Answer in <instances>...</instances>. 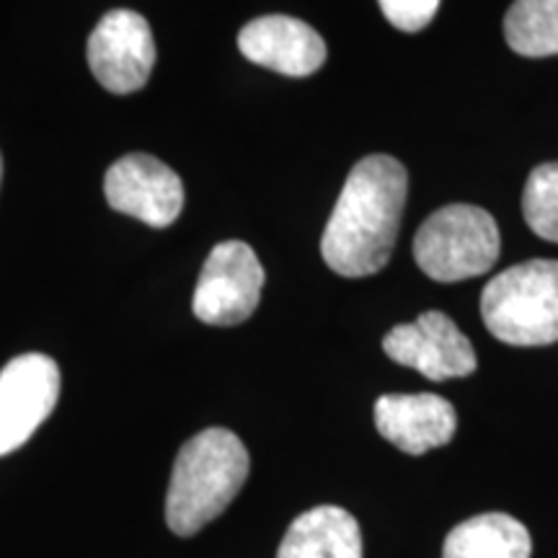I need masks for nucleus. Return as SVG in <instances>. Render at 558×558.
Instances as JSON below:
<instances>
[{"label": "nucleus", "instance_id": "obj_13", "mask_svg": "<svg viewBox=\"0 0 558 558\" xmlns=\"http://www.w3.org/2000/svg\"><path fill=\"white\" fill-rule=\"evenodd\" d=\"M533 541L512 514L486 512L460 522L445 538L442 558H530Z\"/></svg>", "mask_w": 558, "mask_h": 558}, {"label": "nucleus", "instance_id": "obj_17", "mask_svg": "<svg viewBox=\"0 0 558 558\" xmlns=\"http://www.w3.org/2000/svg\"><path fill=\"white\" fill-rule=\"evenodd\" d=\"M0 177H3V158H0Z\"/></svg>", "mask_w": 558, "mask_h": 558}, {"label": "nucleus", "instance_id": "obj_4", "mask_svg": "<svg viewBox=\"0 0 558 558\" xmlns=\"http://www.w3.org/2000/svg\"><path fill=\"white\" fill-rule=\"evenodd\" d=\"M414 259L435 282H463L486 275L499 259L497 220L476 205L437 209L418 228Z\"/></svg>", "mask_w": 558, "mask_h": 558}, {"label": "nucleus", "instance_id": "obj_3", "mask_svg": "<svg viewBox=\"0 0 558 558\" xmlns=\"http://www.w3.org/2000/svg\"><path fill=\"white\" fill-rule=\"evenodd\" d=\"M481 316L492 337L509 347L558 341V262L530 259L509 267L481 292Z\"/></svg>", "mask_w": 558, "mask_h": 558}, {"label": "nucleus", "instance_id": "obj_9", "mask_svg": "<svg viewBox=\"0 0 558 558\" xmlns=\"http://www.w3.org/2000/svg\"><path fill=\"white\" fill-rule=\"evenodd\" d=\"M111 209L150 228H169L184 209V184L163 160L132 153L117 160L104 179Z\"/></svg>", "mask_w": 558, "mask_h": 558}, {"label": "nucleus", "instance_id": "obj_14", "mask_svg": "<svg viewBox=\"0 0 558 558\" xmlns=\"http://www.w3.org/2000/svg\"><path fill=\"white\" fill-rule=\"evenodd\" d=\"M505 37L522 58L558 54V0H514L505 19Z\"/></svg>", "mask_w": 558, "mask_h": 558}, {"label": "nucleus", "instance_id": "obj_15", "mask_svg": "<svg viewBox=\"0 0 558 558\" xmlns=\"http://www.w3.org/2000/svg\"><path fill=\"white\" fill-rule=\"evenodd\" d=\"M522 215L535 235L558 243V163H543L530 173L522 192Z\"/></svg>", "mask_w": 558, "mask_h": 558}, {"label": "nucleus", "instance_id": "obj_6", "mask_svg": "<svg viewBox=\"0 0 558 558\" xmlns=\"http://www.w3.org/2000/svg\"><path fill=\"white\" fill-rule=\"evenodd\" d=\"M156 39L140 13L117 9L99 21L88 37V65L109 94H135L156 68Z\"/></svg>", "mask_w": 558, "mask_h": 558}, {"label": "nucleus", "instance_id": "obj_8", "mask_svg": "<svg viewBox=\"0 0 558 558\" xmlns=\"http://www.w3.org/2000/svg\"><path fill=\"white\" fill-rule=\"evenodd\" d=\"M383 349L393 362L416 369L429 380H450L473 375L476 352L456 320L439 311L422 313L411 324H401L383 339Z\"/></svg>", "mask_w": 558, "mask_h": 558}, {"label": "nucleus", "instance_id": "obj_16", "mask_svg": "<svg viewBox=\"0 0 558 558\" xmlns=\"http://www.w3.org/2000/svg\"><path fill=\"white\" fill-rule=\"evenodd\" d=\"M383 16H386L396 29L414 34L432 24L439 9V0H378Z\"/></svg>", "mask_w": 558, "mask_h": 558}, {"label": "nucleus", "instance_id": "obj_7", "mask_svg": "<svg viewBox=\"0 0 558 558\" xmlns=\"http://www.w3.org/2000/svg\"><path fill=\"white\" fill-rule=\"evenodd\" d=\"M60 399V367L47 354H21L0 369V458L32 439Z\"/></svg>", "mask_w": 558, "mask_h": 558}, {"label": "nucleus", "instance_id": "obj_11", "mask_svg": "<svg viewBox=\"0 0 558 558\" xmlns=\"http://www.w3.org/2000/svg\"><path fill=\"white\" fill-rule=\"evenodd\" d=\"M375 427L401 452L424 456L456 437L458 416L442 396L388 393L375 401Z\"/></svg>", "mask_w": 558, "mask_h": 558}, {"label": "nucleus", "instance_id": "obj_1", "mask_svg": "<svg viewBox=\"0 0 558 558\" xmlns=\"http://www.w3.org/2000/svg\"><path fill=\"white\" fill-rule=\"evenodd\" d=\"M409 173L393 156L362 158L344 181L320 256L341 277H369L390 262L399 239Z\"/></svg>", "mask_w": 558, "mask_h": 558}, {"label": "nucleus", "instance_id": "obj_5", "mask_svg": "<svg viewBox=\"0 0 558 558\" xmlns=\"http://www.w3.org/2000/svg\"><path fill=\"white\" fill-rule=\"evenodd\" d=\"M264 267L243 241L218 243L209 251L194 290L192 311L207 326H239L259 308Z\"/></svg>", "mask_w": 558, "mask_h": 558}, {"label": "nucleus", "instance_id": "obj_2", "mask_svg": "<svg viewBox=\"0 0 558 558\" xmlns=\"http://www.w3.org/2000/svg\"><path fill=\"white\" fill-rule=\"evenodd\" d=\"M248 450L230 429L209 427L179 450L173 463L166 522L171 533L190 538L218 520L248 478Z\"/></svg>", "mask_w": 558, "mask_h": 558}, {"label": "nucleus", "instance_id": "obj_10", "mask_svg": "<svg viewBox=\"0 0 558 558\" xmlns=\"http://www.w3.org/2000/svg\"><path fill=\"white\" fill-rule=\"evenodd\" d=\"M239 50L254 65L288 78H308L326 62V41L305 21L292 16H262L239 34Z\"/></svg>", "mask_w": 558, "mask_h": 558}, {"label": "nucleus", "instance_id": "obj_12", "mask_svg": "<svg viewBox=\"0 0 558 558\" xmlns=\"http://www.w3.org/2000/svg\"><path fill=\"white\" fill-rule=\"evenodd\" d=\"M277 558H362L357 520L341 507H313L292 520Z\"/></svg>", "mask_w": 558, "mask_h": 558}]
</instances>
